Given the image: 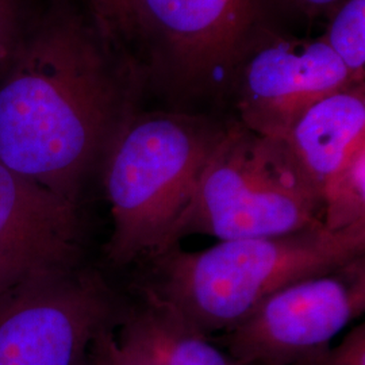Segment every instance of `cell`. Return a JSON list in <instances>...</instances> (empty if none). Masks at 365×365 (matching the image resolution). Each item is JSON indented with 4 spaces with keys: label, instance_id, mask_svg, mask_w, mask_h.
Listing matches in <instances>:
<instances>
[{
    "label": "cell",
    "instance_id": "15",
    "mask_svg": "<svg viewBox=\"0 0 365 365\" xmlns=\"http://www.w3.org/2000/svg\"><path fill=\"white\" fill-rule=\"evenodd\" d=\"M92 19L110 38H133V0H87Z\"/></svg>",
    "mask_w": 365,
    "mask_h": 365
},
{
    "label": "cell",
    "instance_id": "13",
    "mask_svg": "<svg viewBox=\"0 0 365 365\" xmlns=\"http://www.w3.org/2000/svg\"><path fill=\"white\" fill-rule=\"evenodd\" d=\"M95 349L102 365H167L156 329L145 310L125 324L119 339L105 330Z\"/></svg>",
    "mask_w": 365,
    "mask_h": 365
},
{
    "label": "cell",
    "instance_id": "7",
    "mask_svg": "<svg viewBox=\"0 0 365 365\" xmlns=\"http://www.w3.org/2000/svg\"><path fill=\"white\" fill-rule=\"evenodd\" d=\"M353 84L321 37H289L262 27L237 66L229 92L242 126L283 140L307 108Z\"/></svg>",
    "mask_w": 365,
    "mask_h": 365
},
{
    "label": "cell",
    "instance_id": "19",
    "mask_svg": "<svg viewBox=\"0 0 365 365\" xmlns=\"http://www.w3.org/2000/svg\"><path fill=\"white\" fill-rule=\"evenodd\" d=\"M84 365H102L101 363V360H99V356H98V353L95 351V360H93V363L92 364H88V363H86Z\"/></svg>",
    "mask_w": 365,
    "mask_h": 365
},
{
    "label": "cell",
    "instance_id": "3",
    "mask_svg": "<svg viewBox=\"0 0 365 365\" xmlns=\"http://www.w3.org/2000/svg\"><path fill=\"white\" fill-rule=\"evenodd\" d=\"M227 123L185 111H135L105 158L113 215L107 253L126 265L155 259L188 207Z\"/></svg>",
    "mask_w": 365,
    "mask_h": 365
},
{
    "label": "cell",
    "instance_id": "18",
    "mask_svg": "<svg viewBox=\"0 0 365 365\" xmlns=\"http://www.w3.org/2000/svg\"><path fill=\"white\" fill-rule=\"evenodd\" d=\"M294 11L304 16H318L327 15L334 7H337L342 0H280Z\"/></svg>",
    "mask_w": 365,
    "mask_h": 365
},
{
    "label": "cell",
    "instance_id": "11",
    "mask_svg": "<svg viewBox=\"0 0 365 365\" xmlns=\"http://www.w3.org/2000/svg\"><path fill=\"white\" fill-rule=\"evenodd\" d=\"M146 295V309L157 337L160 339L164 360L167 365H242L226 353L220 351L209 341V337L199 333L184 322L153 295Z\"/></svg>",
    "mask_w": 365,
    "mask_h": 365
},
{
    "label": "cell",
    "instance_id": "4",
    "mask_svg": "<svg viewBox=\"0 0 365 365\" xmlns=\"http://www.w3.org/2000/svg\"><path fill=\"white\" fill-rule=\"evenodd\" d=\"M322 217V197L286 144L233 120L170 235V248L190 235L229 241L295 233L324 225Z\"/></svg>",
    "mask_w": 365,
    "mask_h": 365
},
{
    "label": "cell",
    "instance_id": "6",
    "mask_svg": "<svg viewBox=\"0 0 365 365\" xmlns=\"http://www.w3.org/2000/svg\"><path fill=\"white\" fill-rule=\"evenodd\" d=\"M365 310V256L277 289L233 330L229 356L242 365H303Z\"/></svg>",
    "mask_w": 365,
    "mask_h": 365
},
{
    "label": "cell",
    "instance_id": "16",
    "mask_svg": "<svg viewBox=\"0 0 365 365\" xmlns=\"http://www.w3.org/2000/svg\"><path fill=\"white\" fill-rule=\"evenodd\" d=\"M303 365H365V327H353L336 348Z\"/></svg>",
    "mask_w": 365,
    "mask_h": 365
},
{
    "label": "cell",
    "instance_id": "1",
    "mask_svg": "<svg viewBox=\"0 0 365 365\" xmlns=\"http://www.w3.org/2000/svg\"><path fill=\"white\" fill-rule=\"evenodd\" d=\"M114 42L61 11L18 39L0 71V163L76 205L146 84Z\"/></svg>",
    "mask_w": 365,
    "mask_h": 365
},
{
    "label": "cell",
    "instance_id": "5",
    "mask_svg": "<svg viewBox=\"0 0 365 365\" xmlns=\"http://www.w3.org/2000/svg\"><path fill=\"white\" fill-rule=\"evenodd\" d=\"M262 10L264 0H133L146 81L176 101L227 93Z\"/></svg>",
    "mask_w": 365,
    "mask_h": 365
},
{
    "label": "cell",
    "instance_id": "2",
    "mask_svg": "<svg viewBox=\"0 0 365 365\" xmlns=\"http://www.w3.org/2000/svg\"><path fill=\"white\" fill-rule=\"evenodd\" d=\"M365 256V222L339 232L324 225L288 235L220 241L158 255L145 291L199 333H227L277 289L329 274Z\"/></svg>",
    "mask_w": 365,
    "mask_h": 365
},
{
    "label": "cell",
    "instance_id": "8",
    "mask_svg": "<svg viewBox=\"0 0 365 365\" xmlns=\"http://www.w3.org/2000/svg\"><path fill=\"white\" fill-rule=\"evenodd\" d=\"M113 302L88 274H66L0 303V365H84Z\"/></svg>",
    "mask_w": 365,
    "mask_h": 365
},
{
    "label": "cell",
    "instance_id": "10",
    "mask_svg": "<svg viewBox=\"0 0 365 365\" xmlns=\"http://www.w3.org/2000/svg\"><path fill=\"white\" fill-rule=\"evenodd\" d=\"M282 141L322 197L325 182L365 145L364 83L314 103Z\"/></svg>",
    "mask_w": 365,
    "mask_h": 365
},
{
    "label": "cell",
    "instance_id": "12",
    "mask_svg": "<svg viewBox=\"0 0 365 365\" xmlns=\"http://www.w3.org/2000/svg\"><path fill=\"white\" fill-rule=\"evenodd\" d=\"M322 206V222L330 232L365 222V145L325 182Z\"/></svg>",
    "mask_w": 365,
    "mask_h": 365
},
{
    "label": "cell",
    "instance_id": "14",
    "mask_svg": "<svg viewBox=\"0 0 365 365\" xmlns=\"http://www.w3.org/2000/svg\"><path fill=\"white\" fill-rule=\"evenodd\" d=\"M329 18L321 38L339 57L353 83H364L365 0H342Z\"/></svg>",
    "mask_w": 365,
    "mask_h": 365
},
{
    "label": "cell",
    "instance_id": "17",
    "mask_svg": "<svg viewBox=\"0 0 365 365\" xmlns=\"http://www.w3.org/2000/svg\"><path fill=\"white\" fill-rule=\"evenodd\" d=\"M18 39L13 3L11 0H0V71L10 60Z\"/></svg>",
    "mask_w": 365,
    "mask_h": 365
},
{
    "label": "cell",
    "instance_id": "9",
    "mask_svg": "<svg viewBox=\"0 0 365 365\" xmlns=\"http://www.w3.org/2000/svg\"><path fill=\"white\" fill-rule=\"evenodd\" d=\"M78 205L0 163V303L78 271Z\"/></svg>",
    "mask_w": 365,
    "mask_h": 365
}]
</instances>
